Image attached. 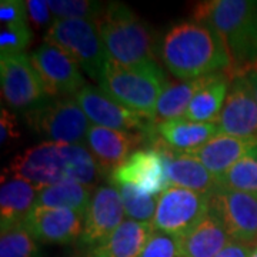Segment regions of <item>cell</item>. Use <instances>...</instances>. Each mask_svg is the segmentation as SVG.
<instances>
[{
  "label": "cell",
  "instance_id": "cell-18",
  "mask_svg": "<svg viewBox=\"0 0 257 257\" xmlns=\"http://www.w3.org/2000/svg\"><path fill=\"white\" fill-rule=\"evenodd\" d=\"M153 146L159 147L163 153L166 173L170 186L203 193L207 196H210V193L217 187L216 177L194 156L172 150L160 139L153 142Z\"/></svg>",
  "mask_w": 257,
  "mask_h": 257
},
{
  "label": "cell",
  "instance_id": "cell-28",
  "mask_svg": "<svg viewBox=\"0 0 257 257\" xmlns=\"http://www.w3.org/2000/svg\"><path fill=\"white\" fill-rule=\"evenodd\" d=\"M69 175L67 180H73L89 189L96 187L101 173L90 150L83 145H66Z\"/></svg>",
  "mask_w": 257,
  "mask_h": 257
},
{
  "label": "cell",
  "instance_id": "cell-23",
  "mask_svg": "<svg viewBox=\"0 0 257 257\" xmlns=\"http://www.w3.org/2000/svg\"><path fill=\"white\" fill-rule=\"evenodd\" d=\"M230 82L224 72L207 76L190 101L184 117L196 123H217L229 93Z\"/></svg>",
  "mask_w": 257,
  "mask_h": 257
},
{
  "label": "cell",
  "instance_id": "cell-38",
  "mask_svg": "<svg viewBox=\"0 0 257 257\" xmlns=\"http://www.w3.org/2000/svg\"><path fill=\"white\" fill-rule=\"evenodd\" d=\"M237 76H241V77H244V79L247 80V83L250 84V87H251V90L254 93L257 100V64L250 66L247 69H244V70L240 72ZM237 76H234V77H237Z\"/></svg>",
  "mask_w": 257,
  "mask_h": 257
},
{
  "label": "cell",
  "instance_id": "cell-6",
  "mask_svg": "<svg viewBox=\"0 0 257 257\" xmlns=\"http://www.w3.org/2000/svg\"><path fill=\"white\" fill-rule=\"evenodd\" d=\"M26 120L46 142L59 145H82L92 126L79 103L67 97L49 100L39 109L26 111Z\"/></svg>",
  "mask_w": 257,
  "mask_h": 257
},
{
  "label": "cell",
  "instance_id": "cell-15",
  "mask_svg": "<svg viewBox=\"0 0 257 257\" xmlns=\"http://www.w3.org/2000/svg\"><path fill=\"white\" fill-rule=\"evenodd\" d=\"M230 89L217 120L219 133L234 138L257 139V100L247 80L230 79Z\"/></svg>",
  "mask_w": 257,
  "mask_h": 257
},
{
  "label": "cell",
  "instance_id": "cell-26",
  "mask_svg": "<svg viewBox=\"0 0 257 257\" xmlns=\"http://www.w3.org/2000/svg\"><path fill=\"white\" fill-rule=\"evenodd\" d=\"M206 77L166 86L157 101L156 119H155L156 124L167 120L184 117V113L187 110L190 101L197 90L203 86Z\"/></svg>",
  "mask_w": 257,
  "mask_h": 257
},
{
  "label": "cell",
  "instance_id": "cell-7",
  "mask_svg": "<svg viewBox=\"0 0 257 257\" xmlns=\"http://www.w3.org/2000/svg\"><path fill=\"white\" fill-rule=\"evenodd\" d=\"M3 173L32 184L37 192L67 180L69 166L66 145L43 142L12 159Z\"/></svg>",
  "mask_w": 257,
  "mask_h": 257
},
{
  "label": "cell",
  "instance_id": "cell-2",
  "mask_svg": "<svg viewBox=\"0 0 257 257\" xmlns=\"http://www.w3.org/2000/svg\"><path fill=\"white\" fill-rule=\"evenodd\" d=\"M193 18L223 39L231 57V67L226 72L230 79L257 64V2H200L193 10Z\"/></svg>",
  "mask_w": 257,
  "mask_h": 257
},
{
  "label": "cell",
  "instance_id": "cell-25",
  "mask_svg": "<svg viewBox=\"0 0 257 257\" xmlns=\"http://www.w3.org/2000/svg\"><path fill=\"white\" fill-rule=\"evenodd\" d=\"M92 196V189L73 180H63L37 193L36 206L69 209L76 211L84 220Z\"/></svg>",
  "mask_w": 257,
  "mask_h": 257
},
{
  "label": "cell",
  "instance_id": "cell-34",
  "mask_svg": "<svg viewBox=\"0 0 257 257\" xmlns=\"http://www.w3.org/2000/svg\"><path fill=\"white\" fill-rule=\"evenodd\" d=\"M29 23L33 29H49L55 23L56 18L49 8L47 0H29L26 2Z\"/></svg>",
  "mask_w": 257,
  "mask_h": 257
},
{
  "label": "cell",
  "instance_id": "cell-12",
  "mask_svg": "<svg viewBox=\"0 0 257 257\" xmlns=\"http://www.w3.org/2000/svg\"><path fill=\"white\" fill-rule=\"evenodd\" d=\"M29 57L49 96H76L86 86L80 66L55 45L43 42Z\"/></svg>",
  "mask_w": 257,
  "mask_h": 257
},
{
  "label": "cell",
  "instance_id": "cell-37",
  "mask_svg": "<svg viewBox=\"0 0 257 257\" xmlns=\"http://www.w3.org/2000/svg\"><path fill=\"white\" fill-rule=\"evenodd\" d=\"M251 253H253V248L250 244L230 240L227 246L223 248L216 257H250Z\"/></svg>",
  "mask_w": 257,
  "mask_h": 257
},
{
  "label": "cell",
  "instance_id": "cell-13",
  "mask_svg": "<svg viewBox=\"0 0 257 257\" xmlns=\"http://www.w3.org/2000/svg\"><path fill=\"white\" fill-rule=\"evenodd\" d=\"M111 186L130 184L142 192L159 196L170 187L163 153L159 147L136 150L109 177Z\"/></svg>",
  "mask_w": 257,
  "mask_h": 257
},
{
  "label": "cell",
  "instance_id": "cell-9",
  "mask_svg": "<svg viewBox=\"0 0 257 257\" xmlns=\"http://www.w3.org/2000/svg\"><path fill=\"white\" fill-rule=\"evenodd\" d=\"M209 214L224 227L229 237L244 244L257 241V196L216 187L209 196Z\"/></svg>",
  "mask_w": 257,
  "mask_h": 257
},
{
  "label": "cell",
  "instance_id": "cell-5",
  "mask_svg": "<svg viewBox=\"0 0 257 257\" xmlns=\"http://www.w3.org/2000/svg\"><path fill=\"white\" fill-rule=\"evenodd\" d=\"M45 42L62 49L94 82H100L110 60L94 20L56 19L46 30Z\"/></svg>",
  "mask_w": 257,
  "mask_h": 257
},
{
  "label": "cell",
  "instance_id": "cell-11",
  "mask_svg": "<svg viewBox=\"0 0 257 257\" xmlns=\"http://www.w3.org/2000/svg\"><path fill=\"white\" fill-rule=\"evenodd\" d=\"M74 99L87 119L96 126L128 133H142L153 139L157 136L155 120L124 107L123 104L107 97L100 89L86 84L74 96Z\"/></svg>",
  "mask_w": 257,
  "mask_h": 257
},
{
  "label": "cell",
  "instance_id": "cell-19",
  "mask_svg": "<svg viewBox=\"0 0 257 257\" xmlns=\"http://www.w3.org/2000/svg\"><path fill=\"white\" fill-rule=\"evenodd\" d=\"M155 233V226L128 219L109 237L87 250L86 257H139Z\"/></svg>",
  "mask_w": 257,
  "mask_h": 257
},
{
  "label": "cell",
  "instance_id": "cell-21",
  "mask_svg": "<svg viewBox=\"0 0 257 257\" xmlns=\"http://www.w3.org/2000/svg\"><path fill=\"white\" fill-rule=\"evenodd\" d=\"M157 136L175 152L192 153L219 135L217 123H196L186 117L156 124Z\"/></svg>",
  "mask_w": 257,
  "mask_h": 257
},
{
  "label": "cell",
  "instance_id": "cell-36",
  "mask_svg": "<svg viewBox=\"0 0 257 257\" xmlns=\"http://www.w3.org/2000/svg\"><path fill=\"white\" fill-rule=\"evenodd\" d=\"M20 138L16 116L8 109H2L0 117V143L2 146L12 145L15 140Z\"/></svg>",
  "mask_w": 257,
  "mask_h": 257
},
{
  "label": "cell",
  "instance_id": "cell-29",
  "mask_svg": "<svg viewBox=\"0 0 257 257\" xmlns=\"http://www.w3.org/2000/svg\"><path fill=\"white\" fill-rule=\"evenodd\" d=\"M114 187L119 190L127 217L136 221H146V223L153 221L156 214L157 203H159L157 196L147 194L130 184H120Z\"/></svg>",
  "mask_w": 257,
  "mask_h": 257
},
{
  "label": "cell",
  "instance_id": "cell-8",
  "mask_svg": "<svg viewBox=\"0 0 257 257\" xmlns=\"http://www.w3.org/2000/svg\"><path fill=\"white\" fill-rule=\"evenodd\" d=\"M209 214V196L170 186L160 194L152 224L155 230L180 237Z\"/></svg>",
  "mask_w": 257,
  "mask_h": 257
},
{
  "label": "cell",
  "instance_id": "cell-1",
  "mask_svg": "<svg viewBox=\"0 0 257 257\" xmlns=\"http://www.w3.org/2000/svg\"><path fill=\"white\" fill-rule=\"evenodd\" d=\"M160 56L175 77L189 82L231 67L229 50L214 30L199 22H180L166 32Z\"/></svg>",
  "mask_w": 257,
  "mask_h": 257
},
{
  "label": "cell",
  "instance_id": "cell-39",
  "mask_svg": "<svg viewBox=\"0 0 257 257\" xmlns=\"http://www.w3.org/2000/svg\"><path fill=\"white\" fill-rule=\"evenodd\" d=\"M250 257H257V244H256V247L253 248V253H251V256Z\"/></svg>",
  "mask_w": 257,
  "mask_h": 257
},
{
  "label": "cell",
  "instance_id": "cell-30",
  "mask_svg": "<svg viewBox=\"0 0 257 257\" xmlns=\"http://www.w3.org/2000/svg\"><path fill=\"white\" fill-rule=\"evenodd\" d=\"M0 257H40V250L33 236L20 224L2 230Z\"/></svg>",
  "mask_w": 257,
  "mask_h": 257
},
{
  "label": "cell",
  "instance_id": "cell-17",
  "mask_svg": "<svg viewBox=\"0 0 257 257\" xmlns=\"http://www.w3.org/2000/svg\"><path fill=\"white\" fill-rule=\"evenodd\" d=\"M25 229L36 241L69 244L82 237L83 219L73 210L35 206L23 221Z\"/></svg>",
  "mask_w": 257,
  "mask_h": 257
},
{
  "label": "cell",
  "instance_id": "cell-14",
  "mask_svg": "<svg viewBox=\"0 0 257 257\" xmlns=\"http://www.w3.org/2000/svg\"><path fill=\"white\" fill-rule=\"evenodd\" d=\"M155 140L156 139L142 133L120 132L96 124L90 126L86 138L87 149L100 167L103 176H107V179L136 152L140 145H145V142L153 143Z\"/></svg>",
  "mask_w": 257,
  "mask_h": 257
},
{
  "label": "cell",
  "instance_id": "cell-31",
  "mask_svg": "<svg viewBox=\"0 0 257 257\" xmlns=\"http://www.w3.org/2000/svg\"><path fill=\"white\" fill-rule=\"evenodd\" d=\"M56 19H86L96 20L104 5L90 0H47Z\"/></svg>",
  "mask_w": 257,
  "mask_h": 257
},
{
  "label": "cell",
  "instance_id": "cell-22",
  "mask_svg": "<svg viewBox=\"0 0 257 257\" xmlns=\"http://www.w3.org/2000/svg\"><path fill=\"white\" fill-rule=\"evenodd\" d=\"M37 190L25 180L2 175L0 186V221L2 230L23 224L28 214L36 206Z\"/></svg>",
  "mask_w": 257,
  "mask_h": 257
},
{
  "label": "cell",
  "instance_id": "cell-3",
  "mask_svg": "<svg viewBox=\"0 0 257 257\" xmlns=\"http://www.w3.org/2000/svg\"><path fill=\"white\" fill-rule=\"evenodd\" d=\"M94 22L111 62L130 67L156 63L150 30L128 6L106 3Z\"/></svg>",
  "mask_w": 257,
  "mask_h": 257
},
{
  "label": "cell",
  "instance_id": "cell-32",
  "mask_svg": "<svg viewBox=\"0 0 257 257\" xmlns=\"http://www.w3.org/2000/svg\"><path fill=\"white\" fill-rule=\"evenodd\" d=\"M33 33L28 22L2 26L0 32V57L23 55L26 47L32 43Z\"/></svg>",
  "mask_w": 257,
  "mask_h": 257
},
{
  "label": "cell",
  "instance_id": "cell-27",
  "mask_svg": "<svg viewBox=\"0 0 257 257\" xmlns=\"http://www.w3.org/2000/svg\"><path fill=\"white\" fill-rule=\"evenodd\" d=\"M217 187L257 196V142L220 179Z\"/></svg>",
  "mask_w": 257,
  "mask_h": 257
},
{
  "label": "cell",
  "instance_id": "cell-35",
  "mask_svg": "<svg viewBox=\"0 0 257 257\" xmlns=\"http://www.w3.org/2000/svg\"><path fill=\"white\" fill-rule=\"evenodd\" d=\"M28 20L26 2L20 0H2L0 2V22L2 26H9Z\"/></svg>",
  "mask_w": 257,
  "mask_h": 257
},
{
  "label": "cell",
  "instance_id": "cell-10",
  "mask_svg": "<svg viewBox=\"0 0 257 257\" xmlns=\"http://www.w3.org/2000/svg\"><path fill=\"white\" fill-rule=\"evenodd\" d=\"M2 96L13 109L35 110L49 101V94L30 57L23 55L0 57Z\"/></svg>",
  "mask_w": 257,
  "mask_h": 257
},
{
  "label": "cell",
  "instance_id": "cell-24",
  "mask_svg": "<svg viewBox=\"0 0 257 257\" xmlns=\"http://www.w3.org/2000/svg\"><path fill=\"white\" fill-rule=\"evenodd\" d=\"M230 240L220 221L211 214H207L190 231L177 237L183 257H216Z\"/></svg>",
  "mask_w": 257,
  "mask_h": 257
},
{
  "label": "cell",
  "instance_id": "cell-33",
  "mask_svg": "<svg viewBox=\"0 0 257 257\" xmlns=\"http://www.w3.org/2000/svg\"><path fill=\"white\" fill-rule=\"evenodd\" d=\"M139 257H183L177 237L155 230Z\"/></svg>",
  "mask_w": 257,
  "mask_h": 257
},
{
  "label": "cell",
  "instance_id": "cell-20",
  "mask_svg": "<svg viewBox=\"0 0 257 257\" xmlns=\"http://www.w3.org/2000/svg\"><path fill=\"white\" fill-rule=\"evenodd\" d=\"M256 142L257 139L234 138V136L219 133L206 145H203L202 147H199L197 150L189 155L202 162V165L217 180L236 165Z\"/></svg>",
  "mask_w": 257,
  "mask_h": 257
},
{
  "label": "cell",
  "instance_id": "cell-16",
  "mask_svg": "<svg viewBox=\"0 0 257 257\" xmlns=\"http://www.w3.org/2000/svg\"><path fill=\"white\" fill-rule=\"evenodd\" d=\"M124 206L114 186H99L93 192L92 202L83 220L80 243L90 248L109 237L124 221Z\"/></svg>",
  "mask_w": 257,
  "mask_h": 257
},
{
  "label": "cell",
  "instance_id": "cell-4",
  "mask_svg": "<svg viewBox=\"0 0 257 257\" xmlns=\"http://www.w3.org/2000/svg\"><path fill=\"white\" fill-rule=\"evenodd\" d=\"M166 82L157 62L130 67L109 60L101 74L99 89L124 107L155 120L157 101L165 90Z\"/></svg>",
  "mask_w": 257,
  "mask_h": 257
}]
</instances>
